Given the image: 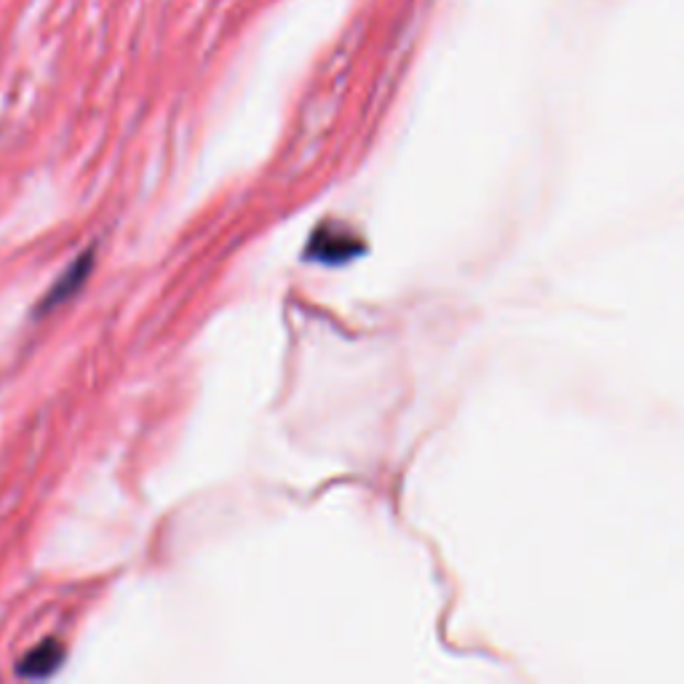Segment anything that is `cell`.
Segmentation results:
<instances>
[{"mask_svg": "<svg viewBox=\"0 0 684 684\" xmlns=\"http://www.w3.org/2000/svg\"><path fill=\"white\" fill-rule=\"evenodd\" d=\"M356 254V235L342 230L340 225H323L313 233L308 244V260H316V263H345Z\"/></svg>", "mask_w": 684, "mask_h": 684, "instance_id": "6da1fadb", "label": "cell"}, {"mask_svg": "<svg viewBox=\"0 0 684 684\" xmlns=\"http://www.w3.org/2000/svg\"><path fill=\"white\" fill-rule=\"evenodd\" d=\"M62 661H65V647L57 639H46L22 658L20 665H16V674L24 676V680H46L59 669Z\"/></svg>", "mask_w": 684, "mask_h": 684, "instance_id": "7a4b0ae2", "label": "cell"}, {"mask_svg": "<svg viewBox=\"0 0 684 684\" xmlns=\"http://www.w3.org/2000/svg\"><path fill=\"white\" fill-rule=\"evenodd\" d=\"M91 267H95V257H91V252L80 254V257H76V263H73L70 267H67L65 273L57 278V284H54V289L46 295V302H43V308H57V305L67 302L73 295L80 289V286L86 284V278H89Z\"/></svg>", "mask_w": 684, "mask_h": 684, "instance_id": "3957f363", "label": "cell"}]
</instances>
